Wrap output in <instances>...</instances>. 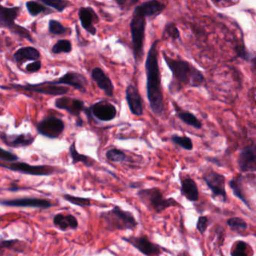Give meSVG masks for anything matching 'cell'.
<instances>
[{
  "label": "cell",
  "instance_id": "74e56055",
  "mask_svg": "<svg viewBox=\"0 0 256 256\" xmlns=\"http://www.w3.org/2000/svg\"><path fill=\"white\" fill-rule=\"evenodd\" d=\"M235 52H236L238 56L241 58V59L247 61V62L254 61V55L251 54V53L247 50L246 48L245 47L244 44L236 46L235 47Z\"/></svg>",
  "mask_w": 256,
  "mask_h": 256
},
{
  "label": "cell",
  "instance_id": "cb8c5ba5",
  "mask_svg": "<svg viewBox=\"0 0 256 256\" xmlns=\"http://www.w3.org/2000/svg\"><path fill=\"white\" fill-rule=\"evenodd\" d=\"M54 226L62 232L72 229L76 230L78 228V221L74 216L72 214H58L53 218Z\"/></svg>",
  "mask_w": 256,
  "mask_h": 256
},
{
  "label": "cell",
  "instance_id": "b9f144b4",
  "mask_svg": "<svg viewBox=\"0 0 256 256\" xmlns=\"http://www.w3.org/2000/svg\"><path fill=\"white\" fill-rule=\"evenodd\" d=\"M76 126L78 127H82L84 125V121L82 119V118H77V120H76Z\"/></svg>",
  "mask_w": 256,
  "mask_h": 256
},
{
  "label": "cell",
  "instance_id": "1f68e13d",
  "mask_svg": "<svg viewBox=\"0 0 256 256\" xmlns=\"http://www.w3.org/2000/svg\"><path fill=\"white\" fill-rule=\"evenodd\" d=\"M62 198L66 202L76 205V206H80V208H86V206H90L92 205L91 199L89 198L78 197V196H72L70 194H64Z\"/></svg>",
  "mask_w": 256,
  "mask_h": 256
},
{
  "label": "cell",
  "instance_id": "f1b7e54d",
  "mask_svg": "<svg viewBox=\"0 0 256 256\" xmlns=\"http://www.w3.org/2000/svg\"><path fill=\"white\" fill-rule=\"evenodd\" d=\"M48 31L52 35L62 36L68 34V32H71V29L66 28L58 20L52 19L48 22Z\"/></svg>",
  "mask_w": 256,
  "mask_h": 256
},
{
  "label": "cell",
  "instance_id": "f546056e",
  "mask_svg": "<svg viewBox=\"0 0 256 256\" xmlns=\"http://www.w3.org/2000/svg\"><path fill=\"white\" fill-rule=\"evenodd\" d=\"M170 140L174 144L180 146L182 149L186 150H192V140L188 136H180L178 134H173L170 137Z\"/></svg>",
  "mask_w": 256,
  "mask_h": 256
},
{
  "label": "cell",
  "instance_id": "e575fe53",
  "mask_svg": "<svg viewBox=\"0 0 256 256\" xmlns=\"http://www.w3.org/2000/svg\"><path fill=\"white\" fill-rule=\"evenodd\" d=\"M24 244L19 240H5L0 241V250L2 248H7V250H14L18 252H24Z\"/></svg>",
  "mask_w": 256,
  "mask_h": 256
},
{
  "label": "cell",
  "instance_id": "3957f363",
  "mask_svg": "<svg viewBox=\"0 0 256 256\" xmlns=\"http://www.w3.org/2000/svg\"><path fill=\"white\" fill-rule=\"evenodd\" d=\"M100 218L104 222L106 230L112 232L116 230H132L138 224L132 212L124 210L118 205L114 206L110 210L100 212Z\"/></svg>",
  "mask_w": 256,
  "mask_h": 256
},
{
  "label": "cell",
  "instance_id": "52a82bcc",
  "mask_svg": "<svg viewBox=\"0 0 256 256\" xmlns=\"http://www.w3.org/2000/svg\"><path fill=\"white\" fill-rule=\"evenodd\" d=\"M1 89L16 90L28 91V92H37L43 95L64 96L68 94L70 88L61 85L52 84L49 82H42L40 84L26 83V84H10V86H0Z\"/></svg>",
  "mask_w": 256,
  "mask_h": 256
},
{
  "label": "cell",
  "instance_id": "8992f818",
  "mask_svg": "<svg viewBox=\"0 0 256 256\" xmlns=\"http://www.w3.org/2000/svg\"><path fill=\"white\" fill-rule=\"evenodd\" d=\"M22 7H6L0 5V28L10 30L18 36L34 43L30 32L26 28L16 24V19L20 14Z\"/></svg>",
  "mask_w": 256,
  "mask_h": 256
},
{
  "label": "cell",
  "instance_id": "5b68a950",
  "mask_svg": "<svg viewBox=\"0 0 256 256\" xmlns=\"http://www.w3.org/2000/svg\"><path fill=\"white\" fill-rule=\"evenodd\" d=\"M146 17L137 8H134L130 24L132 42L133 56L136 64H140L144 56Z\"/></svg>",
  "mask_w": 256,
  "mask_h": 256
},
{
  "label": "cell",
  "instance_id": "277c9868",
  "mask_svg": "<svg viewBox=\"0 0 256 256\" xmlns=\"http://www.w3.org/2000/svg\"><path fill=\"white\" fill-rule=\"evenodd\" d=\"M137 196L143 204L155 214H160L169 208L178 206L182 208L173 198H166L161 190L157 187L142 188L137 192Z\"/></svg>",
  "mask_w": 256,
  "mask_h": 256
},
{
  "label": "cell",
  "instance_id": "484cf974",
  "mask_svg": "<svg viewBox=\"0 0 256 256\" xmlns=\"http://www.w3.org/2000/svg\"><path fill=\"white\" fill-rule=\"evenodd\" d=\"M176 115H178V118L186 125L193 127L196 130H200L202 128V122L199 120L197 116H194L191 112H187V110H180L176 113Z\"/></svg>",
  "mask_w": 256,
  "mask_h": 256
},
{
  "label": "cell",
  "instance_id": "ba28073f",
  "mask_svg": "<svg viewBox=\"0 0 256 256\" xmlns=\"http://www.w3.org/2000/svg\"><path fill=\"white\" fill-rule=\"evenodd\" d=\"M84 112L88 119L101 122L113 120L118 114L116 107L107 100H101L90 107L85 108Z\"/></svg>",
  "mask_w": 256,
  "mask_h": 256
},
{
  "label": "cell",
  "instance_id": "d6986e66",
  "mask_svg": "<svg viewBox=\"0 0 256 256\" xmlns=\"http://www.w3.org/2000/svg\"><path fill=\"white\" fill-rule=\"evenodd\" d=\"M126 100L128 108L132 114L142 116L144 114L143 100L137 88L133 84H128L126 89Z\"/></svg>",
  "mask_w": 256,
  "mask_h": 256
},
{
  "label": "cell",
  "instance_id": "ab89813d",
  "mask_svg": "<svg viewBox=\"0 0 256 256\" xmlns=\"http://www.w3.org/2000/svg\"><path fill=\"white\" fill-rule=\"evenodd\" d=\"M208 222H209V220L205 216H200L198 217L197 224H196V229L200 234H204L206 232L208 227Z\"/></svg>",
  "mask_w": 256,
  "mask_h": 256
},
{
  "label": "cell",
  "instance_id": "83f0119b",
  "mask_svg": "<svg viewBox=\"0 0 256 256\" xmlns=\"http://www.w3.org/2000/svg\"><path fill=\"white\" fill-rule=\"evenodd\" d=\"M228 226L232 232L238 234L244 233L248 228V224L240 217H232L227 221Z\"/></svg>",
  "mask_w": 256,
  "mask_h": 256
},
{
  "label": "cell",
  "instance_id": "6da1fadb",
  "mask_svg": "<svg viewBox=\"0 0 256 256\" xmlns=\"http://www.w3.org/2000/svg\"><path fill=\"white\" fill-rule=\"evenodd\" d=\"M158 41L154 42L145 61L146 77V96L151 110L156 116L164 112V97L161 86V74L158 61Z\"/></svg>",
  "mask_w": 256,
  "mask_h": 256
},
{
  "label": "cell",
  "instance_id": "4fadbf2b",
  "mask_svg": "<svg viewBox=\"0 0 256 256\" xmlns=\"http://www.w3.org/2000/svg\"><path fill=\"white\" fill-rule=\"evenodd\" d=\"M0 205L10 208H30L36 209H48L54 204L48 199L40 198H22L14 199H0Z\"/></svg>",
  "mask_w": 256,
  "mask_h": 256
},
{
  "label": "cell",
  "instance_id": "44dd1931",
  "mask_svg": "<svg viewBox=\"0 0 256 256\" xmlns=\"http://www.w3.org/2000/svg\"><path fill=\"white\" fill-rule=\"evenodd\" d=\"M246 176L242 174L234 176L229 181V186L232 188L234 196L240 199L248 209L252 210L250 204V200L247 198V187L244 184Z\"/></svg>",
  "mask_w": 256,
  "mask_h": 256
},
{
  "label": "cell",
  "instance_id": "836d02e7",
  "mask_svg": "<svg viewBox=\"0 0 256 256\" xmlns=\"http://www.w3.org/2000/svg\"><path fill=\"white\" fill-rule=\"evenodd\" d=\"M106 156L108 161L112 162L114 163L124 162L127 158L126 155L124 151L116 149V148H113V149L108 150L106 152Z\"/></svg>",
  "mask_w": 256,
  "mask_h": 256
},
{
  "label": "cell",
  "instance_id": "5bb4252c",
  "mask_svg": "<svg viewBox=\"0 0 256 256\" xmlns=\"http://www.w3.org/2000/svg\"><path fill=\"white\" fill-rule=\"evenodd\" d=\"M238 164L240 170L242 173L256 170V148L254 143L242 148L238 155Z\"/></svg>",
  "mask_w": 256,
  "mask_h": 256
},
{
  "label": "cell",
  "instance_id": "8d00e7d4",
  "mask_svg": "<svg viewBox=\"0 0 256 256\" xmlns=\"http://www.w3.org/2000/svg\"><path fill=\"white\" fill-rule=\"evenodd\" d=\"M164 32L169 38H172L174 41H176L180 38V32L179 29L173 22H168L164 26Z\"/></svg>",
  "mask_w": 256,
  "mask_h": 256
},
{
  "label": "cell",
  "instance_id": "f35d334b",
  "mask_svg": "<svg viewBox=\"0 0 256 256\" xmlns=\"http://www.w3.org/2000/svg\"><path fill=\"white\" fill-rule=\"evenodd\" d=\"M20 158L14 152L6 150L4 148H0V161L5 163H11L18 162Z\"/></svg>",
  "mask_w": 256,
  "mask_h": 256
},
{
  "label": "cell",
  "instance_id": "4316f807",
  "mask_svg": "<svg viewBox=\"0 0 256 256\" xmlns=\"http://www.w3.org/2000/svg\"><path fill=\"white\" fill-rule=\"evenodd\" d=\"M252 250L251 246L244 240L236 241L230 250V256H252L250 254Z\"/></svg>",
  "mask_w": 256,
  "mask_h": 256
},
{
  "label": "cell",
  "instance_id": "d6a6232c",
  "mask_svg": "<svg viewBox=\"0 0 256 256\" xmlns=\"http://www.w3.org/2000/svg\"><path fill=\"white\" fill-rule=\"evenodd\" d=\"M26 10L32 17H36L47 11L46 6L36 1H28L26 2Z\"/></svg>",
  "mask_w": 256,
  "mask_h": 256
},
{
  "label": "cell",
  "instance_id": "ac0fdd59",
  "mask_svg": "<svg viewBox=\"0 0 256 256\" xmlns=\"http://www.w3.org/2000/svg\"><path fill=\"white\" fill-rule=\"evenodd\" d=\"M0 139L10 148H26L31 146L35 142V137L30 133L20 134H8L0 131Z\"/></svg>",
  "mask_w": 256,
  "mask_h": 256
},
{
  "label": "cell",
  "instance_id": "9a60e30c",
  "mask_svg": "<svg viewBox=\"0 0 256 256\" xmlns=\"http://www.w3.org/2000/svg\"><path fill=\"white\" fill-rule=\"evenodd\" d=\"M49 83L54 85H68L82 92H86L88 86V80L86 77L76 72H68L58 80H52Z\"/></svg>",
  "mask_w": 256,
  "mask_h": 256
},
{
  "label": "cell",
  "instance_id": "d590c367",
  "mask_svg": "<svg viewBox=\"0 0 256 256\" xmlns=\"http://www.w3.org/2000/svg\"><path fill=\"white\" fill-rule=\"evenodd\" d=\"M40 2L46 6L54 8L59 12H62L70 5V2L66 0H40Z\"/></svg>",
  "mask_w": 256,
  "mask_h": 256
},
{
  "label": "cell",
  "instance_id": "7402d4cb",
  "mask_svg": "<svg viewBox=\"0 0 256 256\" xmlns=\"http://www.w3.org/2000/svg\"><path fill=\"white\" fill-rule=\"evenodd\" d=\"M41 54L38 49L31 46L22 48L16 50L13 54V59L19 65L22 66L28 61L40 60Z\"/></svg>",
  "mask_w": 256,
  "mask_h": 256
},
{
  "label": "cell",
  "instance_id": "2e32d148",
  "mask_svg": "<svg viewBox=\"0 0 256 256\" xmlns=\"http://www.w3.org/2000/svg\"><path fill=\"white\" fill-rule=\"evenodd\" d=\"M55 107L60 110H66L68 113L77 118H80V113L85 109L84 102L79 98L68 96L60 97L55 100Z\"/></svg>",
  "mask_w": 256,
  "mask_h": 256
},
{
  "label": "cell",
  "instance_id": "4dcf8cb0",
  "mask_svg": "<svg viewBox=\"0 0 256 256\" xmlns=\"http://www.w3.org/2000/svg\"><path fill=\"white\" fill-rule=\"evenodd\" d=\"M72 50V44L71 42L67 40H61L58 41L52 47V52L54 54H60L61 53L70 54Z\"/></svg>",
  "mask_w": 256,
  "mask_h": 256
},
{
  "label": "cell",
  "instance_id": "d4e9b609",
  "mask_svg": "<svg viewBox=\"0 0 256 256\" xmlns=\"http://www.w3.org/2000/svg\"><path fill=\"white\" fill-rule=\"evenodd\" d=\"M70 154L72 160V164H76L78 163L82 162L86 167H92V166H94V162H95V161L90 157L78 152L74 140L70 145Z\"/></svg>",
  "mask_w": 256,
  "mask_h": 256
},
{
  "label": "cell",
  "instance_id": "603a6c76",
  "mask_svg": "<svg viewBox=\"0 0 256 256\" xmlns=\"http://www.w3.org/2000/svg\"><path fill=\"white\" fill-rule=\"evenodd\" d=\"M180 193L187 200L191 202H198L199 199V191L197 184L192 178H180Z\"/></svg>",
  "mask_w": 256,
  "mask_h": 256
},
{
  "label": "cell",
  "instance_id": "7bdbcfd3",
  "mask_svg": "<svg viewBox=\"0 0 256 256\" xmlns=\"http://www.w3.org/2000/svg\"><path fill=\"white\" fill-rule=\"evenodd\" d=\"M220 256H224V254L222 253H220Z\"/></svg>",
  "mask_w": 256,
  "mask_h": 256
},
{
  "label": "cell",
  "instance_id": "7a4b0ae2",
  "mask_svg": "<svg viewBox=\"0 0 256 256\" xmlns=\"http://www.w3.org/2000/svg\"><path fill=\"white\" fill-rule=\"evenodd\" d=\"M162 58L172 73V80L169 86L172 90L176 86L178 90L182 86H188L190 88H200L204 82V76L200 70L194 66L192 64L185 60L173 59L162 52Z\"/></svg>",
  "mask_w": 256,
  "mask_h": 256
},
{
  "label": "cell",
  "instance_id": "30bf717a",
  "mask_svg": "<svg viewBox=\"0 0 256 256\" xmlns=\"http://www.w3.org/2000/svg\"><path fill=\"white\" fill-rule=\"evenodd\" d=\"M0 167L8 169L12 172H18L23 174L32 175V176H49L56 172V168L53 166H32L26 162L5 163L0 162Z\"/></svg>",
  "mask_w": 256,
  "mask_h": 256
},
{
  "label": "cell",
  "instance_id": "7c38bea8",
  "mask_svg": "<svg viewBox=\"0 0 256 256\" xmlns=\"http://www.w3.org/2000/svg\"><path fill=\"white\" fill-rule=\"evenodd\" d=\"M65 130V122L55 116H48L36 125L38 134L50 139L58 138Z\"/></svg>",
  "mask_w": 256,
  "mask_h": 256
},
{
  "label": "cell",
  "instance_id": "60d3db41",
  "mask_svg": "<svg viewBox=\"0 0 256 256\" xmlns=\"http://www.w3.org/2000/svg\"><path fill=\"white\" fill-rule=\"evenodd\" d=\"M42 68V61L37 60L30 62L26 66V71L29 73H35Z\"/></svg>",
  "mask_w": 256,
  "mask_h": 256
},
{
  "label": "cell",
  "instance_id": "e0dca14e",
  "mask_svg": "<svg viewBox=\"0 0 256 256\" xmlns=\"http://www.w3.org/2000/svg\"><path fill=\"white\" fill-rule=\"evenodd\" d=\"M78 18L82 28L91 36L96 35L95 24L100 22V18L95 10L90 6L80 7L78 10Z\"/></svg>",
  "mask_w": 256,
  "mask_h": 256
},
{
  "label": "cell",
  "instance_id": "8fae6325",
  "mask_svg": "<svg viewBox=\"0 0 256 256\" xmlns=\"http://www.w3.org/2000/svg\"><path fill=\"white\" fill-rule=\"evenodd\" d=\"M122 240L132 246L145 256H158L163 252L167 251L166 248H163L161 246L151 242L146 235L130 236L128 238L122 236Z\"/></svg>",
  "mask_w": 256,
  "mask_h": 256
},
{
  "label": "cell",
  "instance_id": "ffe728a7",
  "mask_svg": "<svg viewBox=\"0 0 256 256\" xmlns=\"http://www.w3.org/2000/svg\"><path fill=\"white\" fill-rule=\"evenodd\" d=\"M91 77L96 82L98 88L104 92L106 96L112 97L114 96V86L110 78L106 74L100 67H96L92 70Z\"/></svg>",
  "mask_w": 256,
  "mask_h": 256
},
{
  "label": "cell",
  "instance_id": "9c48e42d",
  "mask_svg": "<svg viewBox=\"0 0 256 256\" xmlns=\"http://www.w3.org/2000/svg\"><path fill=\"white\" fill-rule=\"evenodd\" d=\"M208 188L212 192V198H220L222 202H227V192H226V179L224 175L209 169L204 172L202 176Z\"/></svg>",
  "mask_w": 256,
  "mask_h": 256
}]
</instances>
